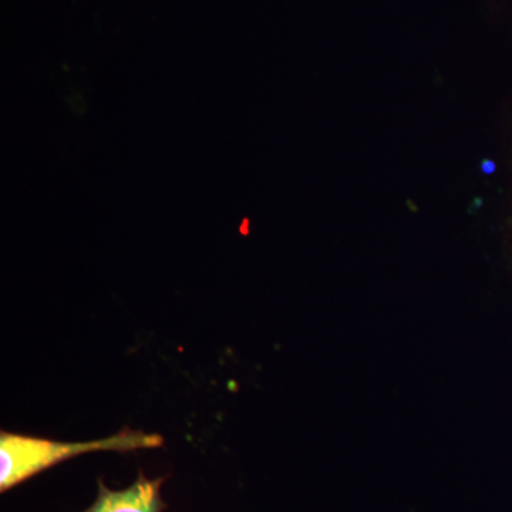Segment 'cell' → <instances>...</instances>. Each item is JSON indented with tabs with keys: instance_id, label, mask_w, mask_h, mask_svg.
<instances>
[{
	"instance_id": "cell-1",
	"label": "cell",
	"mask_w": 512,
	"mask_h": 512,
	"mask_svg": "<svg viewBox=\"0 0 512 512\" xmlns=\"http://www.w3.org/2000/svg\"><path fill=\"white\" fill-rule=\"evenodd\" d=\"M164 444L158 434L123 430L107 439L56 441L2 431L0 434V493L12 490L23 481L43 473L70 458L96 451H126L157 448Z\"/></svg>"
},
{
	"instance_id": "cell-2",
	"label": "cell",
	"mask_w": 512,
	"mask_h": 512,
	"mask_svg": "<svg viewBox=\"0 0 512 512\" xmlns=\"http://www.w3.org/2000/svg\"><path fill=\"white\" fill-rule=\"evenodd\" d=\"M165 478H148L143 470L137 480L124 490H111L99 480L96 501L83 512H163L167 508L161 497Z\"/></svg>"
}]
</instances>
